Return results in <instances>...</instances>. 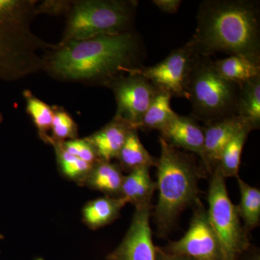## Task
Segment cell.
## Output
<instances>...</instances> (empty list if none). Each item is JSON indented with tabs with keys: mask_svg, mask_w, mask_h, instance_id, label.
<instances>
[{
	"mask_svg": "<svg viewBox=\"0 0 260 260\" xmlns=\"http://www.w3.org/2000/svg\"><path fill=\"white\" fill-rule=\"evenodd\" d=\"M138 5L132 0L73 1L59 44L129 31Z\"/></svg>",
	"mask_w": 260,
	"mask_h": 260,
	"instance_id": "5",
	"label": "cell"
},
{
	"mask_svg": "<svg viewBox=\"0 0 260 260\" xmlns=\"http://www.w3.org/2000/svg\"><path fill=\"white\" fill-rule=\"evenodd\" d=\"M214 64L222 78L239 85L260 75V64L242 56H229Z\"/></svg>",
	"mask_w": 260,
	"mask_h": 260,
	"instance_id": "19",
	"label": "cell"
},
{
	"mask_svg": "<svg viewBox=\"0 0 260 260\" xmlns=\"http://www.w3.org/2000/svg\"><path fill=\"white\" fill-rule=\"evenodd\" d=\"M156 189V183L152 180L150 169L140 168L124 176L121 184L120 198L135 208L151 204L152 197Z\"/></svg>",
	"mask_w": 260,
	"mask_h": 260,
	"instance_id": "15",
	"label": "cell"
},
{
	"mask_svg": "<svg viewBox=\"0 0 260 260\" xmlns=\"http://www.w3.org/2000/svg\"><path fill=\"white\" fill-rule=\"evenodd\" d=\"M35 0H0V80L16 81L44 71L41 51L55 48L31 30Z\"/></svg>",
	"mask_w": 260,
	"mask_h": 260,
	"instance_id": "3",
	"label": "cell"
},
{
	"mask_svg": "<svg viewBox=\"0 0 260 260\" xmlns=\"http://www.w3.org/2000/svg\"><path fill=\"white\" fill-rule=\"evenodd\" d=\"M197 55L186 43L158 64L143 66L133 72L144 77L160 91L188 100V84Z\"/></svg>",
	"mask_w": 260,
	"mask_h": 260,
	"instance_id": "8",
	"label": "cell"
},
{
	"mask_svg": "<svg viewBox=\"0 0 260 260\" xmlns=\"http://www.w3.org/2000/svg\"><path fill=\"white\" fill-rule=\"evenodd\" d=\"M245 126H251L237 114L205 124L201 160L207 172H213L228 143Z\"/></svg>",
	"mask_w": 260,
	"mask_h": 260,
	"instance_id": "12",
	"label": "cell"
},
{
	"mask_svg": "<svg viewBox=\"0 0 260 260\" xmlns=\"http://www.w3.org/2000/svg\"><path fill=\"white\" fill-rule=\"evenodd\" d=\"M54 118L49 145L78 138V129L71 115L62 107H53Z\"/></svg>",
	"mask_w": 260,
	"mask_h": 260,
	"instance_id": "26",
	"label": "cell"
},
{
	"mask_svg": "<svg viewBox=\"0 0 260 260\" xmlns=\"http://www.w3.org/2000/svg\"><path fill=\"white\" fill-rule=\"evenodd\" d=\"M196 29L187 44L195 54L221 52L260 64L259 3L252 0H205L200 4Z\"/></svg>",
	"mask_w": 260,
	"mask_h": 260,
	"instance_id": "2",
	"label": "cell"
},
{
	"mask_svg": "<svg viewBox=\"0 0 260 260\" xmlns=\"http://www.w3.org/2000/svg\"><path fill=\"white\" fill-rule=\"evenodd\" d=\"M160 155L157 167L158 200L153 213L158 232L167 234L179 214L200 203L199 182L205 171L192 155L172 146L159 137Z\"/></svg>",
	"mask_w": 260,
	"mask_h": 260,
	"instance_id": "4",
	"label": "cell"
},
{
	"mask_svg": "<svg viewBox=\"0 0 260 260\" xmlns=\"http://www.w3.org/2000/svg\"><path fill=\"white\" fill-rule=\"evenodd\" d=\"M239 88L218 74L210 57L197 55L188 84L191 116L206 124L235 115Z\"/></svg>",
	"mask_w": 260,
	"mask_h": 260,
	"instance_id": "6",
	"label": "cell"
},
{
	"mask_svg": "<svg viewBox=\"0 0 260 260\" xmlns=\"http://www.w3.org/2000/svg\"><path fill=\"white\" fill-rule=\"evenodd\" d=\"M45 53L44 71L52 78L107 88L143 67L145 55L142 38L133 30L57 44Z\"/></svg>",
	"mask_w": 260,
	"mask_h": 260,
	"instance_id": "1",
	"label": "cell"
},
{
	"mask_svg": "<svg viewBox=\"0 0 260 260\" xmlns=\"http://www.w3.org/2000/svg\"><path fill=\"white\" fill-rule=\"evenodd\" d=\"M152 3L162 13L174 14L179 10L182 2L181 0H153Z\"/></svg>",
	"mask_w": 260,
	"mask_h": 260,
	"instance_id": "29",
	"label": "cell"
},
{
	"mask_svg": "<svg viewBox=\"0 0 260 260\" xmlns=\"http://www.w3.org/2000/svg\"><path fill=\"white\" fill-rule=\"evenodd\" d=\"M4 239V236H3V234H0V239Z\"/></svg>",
	"mask_w": 260,
	"mask_h": 260,
	"instance_id": "33",
	"label": "cell"
},
{
	"mask_svg": "<svg viewBox=\"0 0 260 260\" xmlns=\"http://www.w3.org/2000/svg\"><path fill=\"white\" fill-rule=\"evenodd\" d=\"M51 145L54 148L56 160L61 174L70 180L84 185L89 173L95 164L91 165L68 153L61 143H53Z\"/></svg>",
	"mask_w": 260,
	"mask_h": 260,
	"instance_id": "25",
	"label": "cell"
},
{
	"mask_svg": "<svg viewBox=\"0 0 260 260\" xmlns=\"http://www.w3.org/2000/svg\"><path fill=\"white\" fill-rule=\"evenodd\" d=\"M249 260H260L259 254H254V255L252 257H251V259Z\"/></svg>",
	"mask_w": 260,
	"mask_h": 260,
	"instance_id": "31",
	"label": "cell"
},
{
	"mask_svg": "<svg viewBox=\"0 0 260 260\" xmlns=\"http://www.w3.org/2000/svg\"><path fill=\"white\" fill-rule=\"evenodd\" d=\"M135 129L126 121L114 116L102 129L86 137L95 148L99 160L112 161L117 159L128 135Z\"/></svg>",
	"mask_w": 260,
	"mask_h": 260,
	"instance_id": "14",
	"label": "cell"
},
{
	"mask_svg": "<svg viewBox=\"0 0 260 260\" xmlns=\"http://www.w3.org/2000/svg\"><path fill=\"white\" fill-rule=\"evenodd\" d=\"M156 260H196L189 256L170 254L164 250L162 247H155Z\"/></svg>",
	"mask_w": 260,
	"mask_h": 260,
	"instance_id": "30",
	"label": "cell"
},
{
	"mask_svg": "<svg viewBox=\"0 0 260 260\" xmlns=\"http://www.w3.org/2000/svg\"><path fill=\"white\" fill-rule=\"evenodd\" d=\"M117 160L122 172L129 174L140 168L155 167L158 158L149 153L140 141L138 129H133L128 135L121 149Z\"/></svg>",
	"mask_w": 260,
	"mask_h": 260,
	"instance_id": "18",
	"label": "cell"
},
{
	"mask_svg": "<svg viewBox=\"0 0 260 260\" xmlns=\"http://www.w3.org/2000/svg\"><path fill=\"white\" fill-rule=\"evenodd\" d=\"M73 1L64 0H46L37 5V14L64 15L69 14Z\"/></svg>",
	"mask_w": 260,
	"mask_h": 260,
	"instance_id": "28",
	"label": "cell"
},
{
	"mask_svg": "<svg viewBox=\"0 0 260 260\" xmlns=\"http://www.w3.org/2000/svg\"><path fill=\"white\" fill-rule=\"evenodd\" d=\"M253 129L245 126L237 133L224 148L217 167L225 178L239 177V168L244 145Z\"/></svg>",
	"mask_w": 260,
	"mask_h": 260,
	"instance_id": "24",
	"label": "cell"
},
{
	"mask_svg": "<svg viewBox=\"0 0 260 260\" xmlns=\"http://www.w3.org/2000/svg\"><path fill=\"white\" fill-rule=\"evenodd\" d=\"M124 177L119 164L99 160L92 168L84 185L101 191L105 196L120 198Z\"/></svg>",
	"mask_w": 260,
	"mask_h": 260,
	"instance_id": "16",
	"label": "cell"
},
{
	"mask_svg": "<svg viewBox=\"0 0 260 260\" xmlns=\"http://www.w3.org/2000/svg\"><path fill=\"white\" fill-rule=\"evenodd\" d=\"M3 114H2V112H0V124H1L2 122L3 121Z\"/></svg>",
	"mask_w": 260,
	"mask_h": 260,
	"instance_id": "32",
	"label": "cell"
},
{
	"mask_svg": "<svg viewBox=\"0 0 260 260\" xmlns=\"http://www.w3.org/2000/svg\"><path fill=\"white\" fill-rule=\"evenodd\" d=\"M225 178L218 167L211 173L208 191V220L226 260H239L250 247L247 232L241 223L237 208L229 198Z\"/></svg>",
	"mask_w": 260,
	"mask_h": 260,
	"instance_id": "7",
	"label": "cell"
},
{
	"mask_svg": "<svg viewBox=\"0 0 260 260\" xmlns=\"http://www.w3.org/2000/svg\"><path fill=\"white\" fill-rule=\"evenodd\" d=\"M172 98L170 94L158 90L143 116L138 129L143 128L160 131L169 124L177 114L173 110L171 104Z\"/></svg>",
	"mask_w": 260,
	"mask_h": 260,
	"instance_id": "23",
	"label": "cell"
},
{
	"mask_svg": "<svg viewBox=\"0 0 260 260\" xmlns=\"http://www.w3.org/2000/svg\"><path fill=\"white\" fill-rule=\"evenodd\" d=\"M60 143L68 153L91 165H94L99 160L95 148L86 138L83 139L76 138Z\"/></svg>",
	"mask_w": 260,
	"mask_h": 260,
	"instance_id": "27",
	"label": "cell"
},
{
	"mask_svg": "<svg viewBox=\"0 0 260 260\" xmlns=\"http://www.w3.org/2000/svg\"><path fill=\"white\" fill-rule=\"evenodd\" d=\"M237 178L241 194L240 203L237 206L238 213L244 222V230L248 233L259 225L260 190L240 177Z\"/></svg>",
	"mask_w": 260,
	"mask_h": 260,
	"instance_id": "21",
	"label": "cell"
},
{
	"mask_svg": "<svg viewBox=\"0 0 260 260\" xmlns=\"http://www.w3.org/2000/svg\"><path fill=\"white\" fill-rule=\"evenodd\" d=\"M23 95L25 101L27 114L37 127L41 139L49 144L54 118L53 107L48 105L47 103L34 95L30 90H24Z\"/></svg>",
	"mask_w": 260,
	"mask_h": 260,
	"instance_id": "22",
	"label": "cell"
},
{
	"mask_svg": "<svg viewBox=\"0 0 260 260\" xmlns=\"http://www.w3.org/2000/svg\"><path fill=\"white\" fill-rule=\"evenodd\" d=\"M126 204L122 198L109 196L91 200L83 209L84 223L92 230L106 226L119 218L121 209Z\"/></svg>",
	"mask_w": 260,
	"mask_h": 260,
	"instance_id": "17",
	"label": "cell"
},
{
	"mask_svg": "<svg viewBox=\"0 0 260 260\" xmlns=\"http://www.w3.org/2000/svg\"><path fill=\"white\" fill-rule=\"evenodd\" d=\"M151 204L135 208L127 232L107 260H156L150 227Z\"/></svg>",
	"mask_w": 260,
	"mask_h": 260,
	"instance_id": "11",
	"label": "cell"
},
{
	"mask_svg": "<svg viewBox=\"0 0 260 260\" xmlns=\"http://www.w3.org/2000/svg\"><path fill=\"white\" fill-rule=\"evenodd\" d=\"M159 132L160 137L169 144L197 154L201 158L204 147V130L192 116L177 114Z\"/></svg>",
	"mask_w": 260,
	"mask_h": 260,
	"instance_id": "13",
	"label": "cell"
},
{
	"mask_svg": "<svg viewBox=\"0 0 260 260\" xmlns=\"http://www.w3.org/2000/svg\"><path fill=\"white\" fill-rule=\"evenodd\" d=\"M108 88L112 90L115 97V116L138 129L158 89L134 72L116 78Z\"/></svg>",
	"mask_w": 260,
	"mask_h": 260,
	"instance_id": "10",
	"label": "cell"
},
{
	"mask_svg": "<svg viewBox=\"0 0 260 260\" xmlns=\"http://www.w3.org/2000/svg\"><path fill=\"white\" fill-rule=\"evenodd\" d=\"M162 249L170 254L196 260H226L201 202L194 207L190 225L184 237Z\"/></svg>",
	"mask_w": 260,
	"mask_h": 260,
	"instance_id": "9",
	"label": "cell"
},
{
	"mask_svg": "<svg viewBox=\"0 0 260 260\" xmlns=\"http://www.w3.org/2000/svg\"><path fill=\"white\" fill-rule=\"evenodd\" d=\"M237 114L252 127L260 126V75L239 85Z\"/></svg>",
	"mask_w": 260,
	"mask_h": 260,
	"instance_id": "20",
	"label": "cell"
}]
</instances>
